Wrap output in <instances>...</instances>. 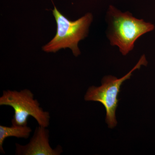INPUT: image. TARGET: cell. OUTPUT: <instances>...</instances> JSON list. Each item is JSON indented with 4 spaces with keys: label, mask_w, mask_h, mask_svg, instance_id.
<instances>
[{
    "label": "cell",
    "mask_w": 155,
    "mask_h": 155,
    "mask_svg": "<svg viewBox=\"0 0 155 155\" xmlns=\"http://www.w3.org/2000/svg\"><path fill=\"white\" fill-rule=\"evenodd\" d=\"M0 105L10 106L14 109L12 125H27L29 116L33 117L40 126L48 127L49 125V113L41 107L38 100L35 99L34 95L27 89L19 91H3L2 95L0 97Z\"/></svg>",
    "instance_id": "277c9868"
},
{
    "label": "cell",
    "mask_w": 155,
    "mask_h": 155,
    "mask_svg": "<svg viewBox=\"0 0 155 155\" xmlns=\"http://www.w3.org/2000/svg\"><path fill=\"white\" fill-rule=\"evenodd\" d=\"M31 128L26 126H14L11 127L0 125V151L2 153L5 154L3 149V145L6 138L11 137L18 138H28L31 132Z\"/></svg>",
    "instance_id": "8992f818"
},
{
    "label": "cell",
    "mask_w": 155,
    "mask_h": 155,
    "mask_svg": "<svg viewBox=\"0 0 155 155\" xmlns=\"http://www.w3.org/2000/svg\"><path fill=\"white\" fill-rule=\"evenodd\" d=\"M53 14L57 22L55 36L44 46L46 52L56 53L62 48H69L75 57L80 54L78 44L87 35L90 25L92 22V14L87 13L75 21H70L60 12L54 5Z\"/></svg>",
    "instance_id": "7a4b0ae2"
},
{
    "label": "cell",
    "mask_w": 155,
    "mask_h": 155,
    "mask_svg": "<svg viewBox=\"0 0 155 155\" xmlns=\"http://www.w3.org/2000/svg\"><path fill=\"white\" fill-rule=\"evenodd\" d=\"M147 64L146 58L143 55L132 69L123 77L118 78L113 75H107L102 79L101 86H91L87 89L84 100L102 104L105 108L106 122L109 128L112 129L117 125L116 113L119 102L118 96L122 84L130 78L134 71L140 69L142 66H146Z\"/></svg>",
    "instance_id": "3957f363"
},
{
    "label": "cell",
    "mask_w": 155,
    "mask_h": 155,
    "mask_svg": "<svg viewBox=\"0 0 155 155\" xmlns=\"http://www.w3.org/2000/svg\"><path fill=\"white\" fill-rule=\"evenodd\" d=\"M106 18L110 44L117 47L123 56L133 50L136 41L140 37L155 29L152 23L136 18L128 11L122 12L113 5L109 6Z\"/></svg>",
    "instance_id": "6da1fadb"
},
{
    "label": "cell",
    "mask_w": 155,
    "mask_h": 155,
    "mask_svg": "<svg viewBox=\"0 0 155 155\" xmlns=\"http://www.w3.org/2000/svg\"><path fill=\"white\" fill-rule=\"evenodd\" d=\"M47 127L39 125L33 137L25 145L16 143L15 154L17 155H60L63 149L58 145L52 148L49 143V132Z\"/></svg>",
    "instance_id": "5b68a950"
}]
</instances>
